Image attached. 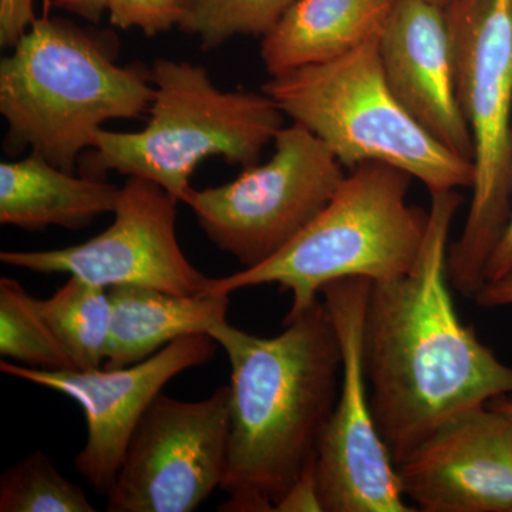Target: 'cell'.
I'll return each instance as SVG.
<instances>
[{"label":"cell","mask_w":512,"mask_h":512,"mask_svg":"<svg viewBox=\"0 0 512 512\" xmlns=\"http://www.w3.org/2000/svg\"><path fill=\"white\" fill-rule=\"evenodd\" d=\"M120 188L104 178L73 175L30 153L0 164V224L26 231L49 227L83 229L103 214H113Z\"/></svg>","instance_id":"obj_15"},{"label":"cell","mask_w":512,"mask_h":512,"mask_svg":"<svg viewBox=\"0 0 512 512\" xmlns=\"http://www.w3.org/2000/svg\"><path fill=\"white\" fill-rule=\"evenodd\" d=\"M110 33L36 18L0 62L5 150L30 153L73 173L110 120L140 119L154 87L141 66H119Z\"/></svg>","instance_id":"obj_3"},{"label":"cell","mask_w":512,"mask_h":512,"mask_svg":"<svg viewBox=\"0 0 512 512\" xmlns=\"http://www.w3.org/2000/svg\"><path fill=\"white\" fill-rule=\"evenodd\" d=\"M150 77L154 96L147 126L134 133L101 128L80 157V174L106 180L117 171L146 178L185 204L192 174L205 158L251 167L285 127V114L268 94L224 92L204 67L158 59Z\"/></svg>","instance_id":"obj_4"},{"label":"cell","mask_w":512,"mask_h":512,"mask_svg":"<svg viewBox=\"0 0 512 512\" xmlns=\"http://www.w3.org/2000/svg\"><path fill=\"white\" fill-rule=\"evenodd\" d=\"M56 8L74 13L90 23H100L101 16L106 12V0H52Z\"/></svg>","instance_id":"obj_27"},{"label":"cell","mask_w":512,"mask_h":512,"mask_svg":"<svg viewBox=\"0 0 512 512\" xmlns=\"http://www.w3.org/2000/svg\"><path fill=\"white\" fill-rule=\"evenodd\" d=\"M396 0H296L261 43L269 76L330 62L377 39Z\"/></svg>","instance_id":"obj_16"},{"label":"cell","mask_w":512,"mask_h":512,"mask_svg":"<svg viewBox=\"0 0 512 512\" xmlns=\"http://www.w3.org/2000/svg\"><path fill=\"white\" fill-rule=\"evenodd\" d=\"M231 389L184 402L158 394L128 441L109 512H192L224 480Z\"/></svg>","instance_id":"obj_10"},{"label":"cell","mask_w":512,"mask_h":512,"mask_svg":"<svg viewBox=\"0 0 512 512\" xmlns=\"http://www.w3.org/2000/svg\"><path fill=\"white\" fill-rule=\"evenodd\" d=\"M35 20V0H0V45L13 49Z\"/></svg>","instance_id":"obj_23"},{"label":"cell","mask_w":512,"mask_h":512,"mask_svg":"<svg viewBox=\"0 0 512 512\" xmlns=\"http://www.w3.org/2000/svg\"><path fill=\"white\" fill-rule=\"evenodd\" d=\"M377 39L330 62L271 76L262 92L349 170L383 163L417 178L430 192L473 188L474 163L441 146L394 96Z\"/></svg>","instance_id":"obj_6"},{"label":"cell","mask_w":512,"mask_h":512,"mask_svg":"<svg viewBox=\"0 0 512 512\" xmlns=\"http://www.w3.org/2000/svg\"><path fill=\"white\" fill-rule=\"evenodd\" d=\"M426 237L409 274L373 282L363 360L377 430L400 464L444 421L512 393V367L458 318L448 239L463 198L430 192Z\"/></svg>","instance_id":"obj_1"},{"label":"cell","mask_w":512,"mask_h":512,"mask_svg":"<svg viewBox=\"0 0 512 512\" xmlns=\"http://www.w3.org/2000/svg\"><path fill=\"white\" fill-rule=\"evenodd\" d=\"M322 511L318 485H316L315 467L306 471L295 484L289 488L285 497L276 504L274 512H308Z\"/></svg>","instance_id":"obj_24"},{"label":"cell","mask_w":512,"mask_h":512,"mask_svg":"<svg viewBox=\"0 0 512 512\" xmlns=\"http://www.w3.org/2000/svg\"><path fill=\"white\" fill-rule=\"evenodd\" d=\"M0 355L36 369H76L40 313L37 298L12 278H0Z\"/></svg>","instance_id":"obj_19"},{"label":"cell","mask_w":512,"mask_h":512,"mask_svg":"<svg viewBox=\"0 0 512 512\" xmlns=\"http://www.w3.org/2000/svg\"><path fill=\"white\" fill-rule=\"evenodd\" d=\"M296 0H191L180 28L198 37L204 50L237 36H266Z\"/></svg>","instance_id":"obj_21"},{"label":"cell","mask_w":512,"mask_h":512,"mask_svg":"<svg viewBox=\"0 0 512 512\" xmlns=\"http://www.w3.org/2000/svg\"><path fill=\"white\" fill-rule=\"evenodd\" d=\"M474 301L483 308L512 305V276L501 279V281L488 282L478 292Z\"/></svg>","instance_id":"obj_26"},{"label":"cell","mask_w":512,"mask_h":512,"mask_svg":"<svg viewBox=\"0 0 512 512\" xmlns=\"http://www.w3.org/2000/svg\"><path fill=\"white\" fill-rule=\"evenodd\" d=\"M427 2L434 3V5H439L441 8H446L450 0H427Z\"/></svg>","instance_id":"obj_29"},{"label":"cell","mask_w":512,"mask_h":512,"mask_svg":"<svg viewBox=\"0 0 512 512\" xmlns=\"http://www.w3.org/2000/svg\"><path fill=\"white\" fill-rule=\"evenodd\" d=\"M508 276H512V211L503 237L495 245L493 254L485 266V284L501 281Z\"/></svg>","instance_id":"obj_25"},{"label":"cell","mask_w":512,"mask_h":512,"mask_svg":"<svg viewBox=\"0 0 512 512\" xmlns=\"http://www.w3.org/2000/svg\"><path fill=\"white\" fill-rule=\"evenodd\" d=\"M79 485L67 480L42 450L0 477V512H94Z\"/></svg>","instance_id":"obj_20"},{"label":"cell","mask_w":512,"mask_h":512,"mask_svg":"<svg viewBox=\"0 0 512 512\" xmlns=\"http://www.w3.org/2000/svg\"><path fill=\"white\" fill-rule=\"evenodd\" d=\"M218 348L208 333H194L119 369L45 370L2 359L0 372L63 394L82 407L87 436L74 467L96 493L107 497L148 407L175 376L210 362Z\"/></svg>","instance_id":"obj_12"},{"label":"cell","mask_w":512,"mask_h":512,"mask_svg":"<svg viewBox=\"0 0 512 512\" xmlns=\"http://www.w3.org/2000/svg\"><path fill=\"white\" fill-rule=\"evenodd\" d=\"M274 156L231 183L194 190L185 204L221 251L254 268L278 254L328 205L346 177L329 147L298 123L276 134Z\"/></svg>","instance_id":"obj_8"},{"label":"cell","mask_w":512,"mask_h":512,"mask_svg":"<svg viewBox=\"0 0 512 512\" xmlns=\"http://www.w3.org/2000/svg\"><path fill=\"white\" fill-rule=\"evenodd\" d=\"M490 403L494 404V406L498 407V409L504 410V412L512 414V400L501 399V397H498V399L491 400Z\"/></svg>","instance_id":"obj_28"},{"label":"cell","mask_w":512,"mask_h":512,"mask_svg":"<svg viewBox=\"0 0 512 512\" xmlns=\"http://www.w3.org/2000/svg\"><path fill=\"white\" fill-rule=\"evenodd\" d=\"M37 305L76 370L101 369L110 345L109 291L70 276L52 298L37 299Z\"/></svg>","instance_id":"obj_18"},{"label":"cell","mask_w":512,"mask_h":512,"mask_svg":"<svg viewBox=\"0 0 512 512\" xmlns=\"http://www.w3.org/2000/svg\"><path fill=\"white\" fill-rule=\"evenodd\" d=\"M106 12L116 28L156 36L180 26L185 8L181 0H106Z\"/></svg>","instance_id":"obj_22"},{"label":"cell","mask_w":512,"mask_h":512,"mask_svg":"<svg viewBox=\"0 0 512 512\" xmlns=\"http://www.w3.org/2000/svg\"><path fill=\"white\" fill-rule=\"evenodd\" d=\"M396 467L417 510L512 512V414L491 403L458 413Z\"/></svg>","instance_id":"obj_13"},{"label":"cell","mask_w":512,"mask_h":512,"mask_svg":"<svg viewBox=\"0 0 512 512\" xmlns=\"http://www.w3.org/2000/svg\"><path fill=\"white\" fill-rule=\"evenodd\" d=\"M444 10L476 170L466 224L448 245L447 276L474 299L512 211V0H450Z\"/></svg>","instance_id":"obj_7"},{"label":"cell","mask_w":512,"mask_h":512,"mask_svg":"<svg viewBox=\"0 0 512 512\" xmlns=\"http://www.w3.org/2000/svg\"><path fill=\"white\" fill-rule=\"evenodd\" d=\"M178 202L153 181L128 177L113 224L101 234L50 251H2L0 261L36 274H69L106 289L134 285L177 295L211 293L214 278L198 271L178 242Z\"/></svg>","instance_id":"obj_11"},{"label":"cell","mask_w":512,"mask_h":512,"mask_svg":"<svg viewBox=\"0 0 512 512\" xmlns=\"http://www.w3.org/2000/svg\"><path fill=\"white\" fill-rule=\"evenodd\" d=\"M276 336L227 319L208 330L231 365L227 470L220 512H274L315 467L342 382V349L320 299Z\"/></svg>","instance_id":"obj_2"},{"label":"cell","mask_w":512,"mask_h":512,"mask_svg":"<svg viewBox=\"0 0 512 512\" xmlns=\"http://www.w3.org/2000/svg\"><path fill=\"white\" fill-rule=\"evenodd\" d=\"M181 2H183L184 8L187 9L188 5L191 3V0H181Z\"/></svg>","instance_id":"obj_30"},{"label":"cell","mask_w":512,"mask_h":512,"mask_svg":"<svg viewBox=\"0 0 512 512\" xmlns=\"http://www.w3.org/2000/svg\"><path fill=\"white\" fill-rule=\"evenodd\" d=\"M412 181L389 164L357 165L298 237L264 264L212 279L211 293L279 285L292 296L286 323L320 301L330 282L409 274L429 224V212L407 202Z\"/></svg>","instance_id":"obj_5"},{"label":"cell","mask_w":512,"mask_h":512,"mask_svg":"<svg viewBox=\"0 0 512 512\" xmlns=\"http://www.w3.org/2000/svg\"><path fill=\"white\" fill-rule=\"evenodd\" d=\"M373 281L346 278L320 292L342 349L338 402L320 439L315 478L322 511L412 512L389 448L377 430L363 360Z\"/></svg>","instance_id":"obj_9"},{"label":"cell","mask_w":512,"mask_h":512,"mask_svg":"<svg viewBox=\"0 0 512 512\" xmlns=\"http://www.w3.org/2000/svg\"><path fill=\"white\" fill-rule=\"evenodd\" d=\"M386 82L431 137L474 161V141L457 94L446 10L427 0H396L377 39Z\"/></svg>","instance_id":"obj_14"},{"label":"cell","mask_w":512,"mask_h":512,"mask_svg":"<svg viewBox=\"0 0 512 512\" xmlns=\"http://www.w3.org/2000/svg\"><path fill=\"white\" fill-rule=\"evenodd\" d=\"M107 291L111 326L106 369L136 365L175 340L208 333L227 319V293L188 296L134 285L111 286Z\"/></svg>","instance_id":"obj_17"}]
</instances>
